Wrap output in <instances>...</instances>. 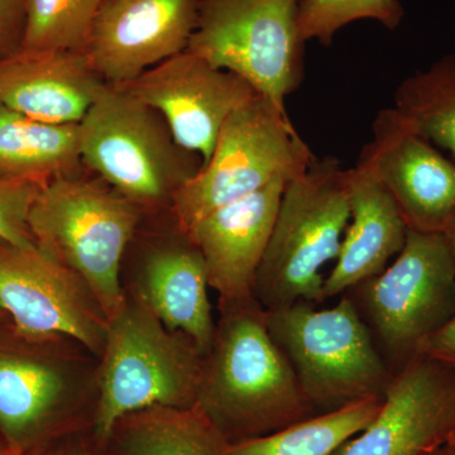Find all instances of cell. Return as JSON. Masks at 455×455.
I'll use <instances>...</instances> for the list:
<instances>
[{
	"instance_id": "277c9868",
	"label": "cell",
	"mask_w": 455,
	"mask_h": 455,
	"mask_svg": "<svg viewBox=\"0 0 455 455\" xmlns=\"http://www.w3.org/2000/svg\"><path fill=\"white\" fill-rule=\"evenodd\" d=\"M272 340L316 412L383 397L395 376L347 293L335 307L296 302L265 310Z\"/></svg>"
},
{
	"instance_id": "484cf974",
	"label": "cell",
	"mask_w": 455,
	"mask_h": 455,
	"mask_svg": "<svg viewBox=\"0 0 455 455\" xmlns=\"http://www.w3.org/2000/svg\"><path fill=\"white\" fill-rule=\"evenodd\" d=\"M31 182L0 179V241L18 247H33L28 218L41 190Z\"/></svg>"
},
{
	"instance_id": "f1b7e54d",
	"label": "cell",
	"mask_w": 455,
	"mask_h": 455,
	"mask_svg": "<svg viewBox=\"0 0 455 455\" xmlns=\"http://www.w3.org/2000/svg\"><path fill=\"white\" fill-rule=\"evenodd\" d=\"M445 238H447L449 248H451V256H453L455 262V217L451 223L449 224L448 229L444 233Z\"/></svg>"
},
{
	"instance_id": "ac0fdd59",
	"label": "cell",
	"mask_w": 455,
	"mask_h": 455,
	"mask_svg": "<svg viewBox=\"0 0 455 455\" xmlns=\"http://www.w3.org/2000/svg\"><path fill=\"white\" fill-rule=\"evenodd\" d=\"M208 287L205 260L187 235L181 243L147 254L140 272V300L169 331L190 338L203 355L211 348L217 328Z\"/></svg>"
},
{
	"instance_id": "6da1fadb",
	"label": "cell",
	"mask_w": 455,
	"mask_h": 455,
	"mask_svg": "<svg viewBox=\"0 0 455 455\" xmlns=\"http://www.w3.org/2000/svg\"><path fill=\"white\" fill-rule=\"evenodd\" d=\"M196 406L230 444L319 414L272 340L265 309L254 296L220 301L214 339L203 359Z\"/></svg>"
},
{
	"instance_id": "8fae6325",
	"label": "cell",
	"mask_w": 455,
	"mask_h": 455,
	"mask_svg": "<svg viewBox=\"0 0 455 455\" xmlns=\"http://www.w3.org/2000/svg\"><path fill=\"white\" fill-rule=\"evenodd\" d=\"M358 164L381 182L409 229L443 233L455 217V161L445 157L395 108L373 121Z\"/></svg>"
},
{
	"instance_id": "83f0119b",
	"label": "cell",
	"mask_w": 455,
	"mask_h": 455,
	"mask_svg": "<svg viewBox=\"0 0 455 455\" xmlns=\"http://www.w3.org/2000/svg\"><path fill=\"white\" fill-rule=\"evenodd\" d=\"M419 355H429L455 367V315L447 325L424 341Z\"/></svg>"
},
{
	"instance_id": "d6986e66",
	"label": "cell",
	"mask_w": 455,
	"mask_h": 455,
	"mask_svg": "<svg viewBox=\"0 0 455 455\" xmlns=\"http://www.w3.org/2000/svg\"><path fill=\"white\" fill-rule=\"evenodd\" d=\"M61 368L44 359L0 350V431L20 453L59 420L70 395Z\"/></svg>"
},
{
	"instance_id": "2e32d148",
	"label": "cell",
	"mask_w": 455,
	"mask_h": 455,
	"mask_svg": "<svg viewBox=\"0 0 455 455\" xmlns=\"http://www.w3.org/2000/svg\"><path fill=\"white\" fill-rule=\"evenodd\" d=\"M108 84L85 52L18 51L0 59V104L50 124H79Z\"/></svg>"
},
{
	"instance_id": "4fadbf2b",
	"label": "cell",
	"mask_w": 455,
	"mask_h": 455,
	"mask_svg": "<svg viewBox=\"0 0 455 455\" xmlns=\"http://www.w3.org/2000/svg\"><path fill=\"white\" fill-rule=\"evenodd\" d=\"M455 430V367L419 355L392 377L366 429L333 455H435Z\"/></svg>"
},
{
	"instance_id": "ba28073f",
	"label": "cell",
	"mask_w": 455,
	"mask_h": 455,
	"mask_svg": "<svg viewBox=\"0 0 455 455\" xmlns=\"http://www.w3.org/2000/svg\"><path fill=\"white\" fill-rule=\"evenodd\" d=\"M346 293L397 373L455 315V262L447 238L409 229L394 262Z\"/></svg>"
},
{
	"instance_id": "4316f807",
	"label": "cell",
	"mask_w": 455,
	"mask_h": 455,
	"mask_svg": "<svg viewBox=\"0 0 455 455\" xmlns=\"http://www.w3.org/2000/svg\"><path fill=\"white\" fill-rule=\"evenodd\" d=\"M25 32V0H0V59L22 49Z\"/></svg>"
},
{
	"instance_id": "836d02e7",
	"label": "cell",
	"mask_w": 455,
	"mask_h": 455,
	"mask_svg": "<svg viewBox=\"0 0 455 455\" xmlns=\"http://www.w3.org/2000/svg\"><path fill=\"white\" fill-rule=\"evenodd\" d=\"M5 451H5V449H4V448H3V447H2V445H0V455L4 454V453H5Z\"/></svg>"
},
{
	"instance_id": "7402d4cb",
	"label": "cell",
	"mask_w": 455,
	"mask_h": 455,
	"mask_svg": "<svg viewBox=\"0 0 455 455\" xmlns=\"http://www.w3.org/2000/svg\"><path fill=\"white\" fill-rule=\"evenodd\" d=\"M383 397H370L319 412L268 435L235 443L230 455H333L366 429L379 414Z\"/></svg>"
},
{
	"instance_id": "9c48e42d",
	"label": "cell",
	"mask_w": 455,
	"mask_h": 455,
	"mask_svg": "<svg viewBox=\"0 0 455 455\" xmlns=\"http://www.w3.org/2000/svg\"><path fill=\"white\" fill-rule=\"evenodd\" d=\"M301 0H200L188 51L250 84L284 108L305 76L298 29Z\"/></svg>"
},
{
	"instance_id": "30bf717a",
	"label": "cell",
	"mask_w": 455,
	"mask_h": 455,
	"mask_svg": "<svg viewBox=\"0 0 455 455\" xmlns=\"http://www.w3.org/2000/svg\"><path fill=\"white\" fill-rule=\"evenodd\" d=\"M0 311H7L27 339L73 338L103 353L106 314L86 283L37 245L0 241Z\"/></svg>"
},
{
	"instance_id": "52a82bcc",
	"label": "cell",
	"mask_w": 455,
	"mask_h": 455,
	"mask_svg": "<svg viewBox=\"0 0 455 455\" xmlns=\"http://www.w3.org/2000/svg\"><path fill=\"white\" fill-rule=\"evenodd\" d=\"M79 140L83 164L140 209L171 202L202 169L163 116L121 86L104 88L79 123Z\"/></svg>"
},
{
	"instance_id": "3957f363",
	"label": "cell",
	"mask_w": 455,
	"mask_h": 455,
	"mask_svg": "<svg viewBox=\"0 0 455 455\" xmlns=\"http://www.w3.org/2000/svg\"><path fill=\"white\" fill-rule=\"evenodd\" d=\"M140 212L103 180L74 173L44 185L29 212L36 245L82 278L108 322L127 299L119 272Z\"/></svg>"
},
{
	"instance_id": "1f68e13d",
	"label": "cell",
	"mask_w": 455,
	"mask_h": 455,
	"mask_svg": "<svg viewBox=\"0 0 455 455\" xmlns=\"http://www.w3.org/2000/svg\"><path fill=\"white\" fill-rule=\"evenodd\" d=\"M447 445H451V447L455 448V430L453 431V433H451V438H449Z\"/></svg>"
},
{
	"instance_id": "cb8c5ba5",
	"label": "cell",
	"mask_w": 455,
	"mask_h": 455,
	"mask_svg": "<svg viewBox=\"0 0 455 455\" xmlns=\"http://www.w3.org/2000/svg\"><path fill=\"white\" fill-rule=\"evenodd\" d=\"M103 0H25L22 49L85 52L90 31Z\"/></svg>"
},
{
	"instance_id": "5b68a950",
	"label": "cell",
	"mask_w": 455,
	"mask_h": 455,
	"mask_svg": "<svg viewBox=\"0 0 455 455\" xmlns=\"http://www.w3.org/2000/svg\"><path fill=\"white\" fill-rule=\"evenodd\" d=\"M101 355L99 439L112 438L116 424L140 410L196 405L203 353L187 335L169 331L140 299H125L109 320Z\"/></svg>"
},
{
	"instance_id": "7c38bea8",
	"label": "cell",
	"mask_w": 455,
	"mask_h": 455,
	"mask_svg": "<svg viewBox=\"0 0 455 455\" xmlns=\"http://www.w3.org/2000/svg\"><path fill=\"white\" fill-rule=\"evenodd\" d=\"M163 116L173 140L208 163L224 123L250 100L252 86L185 50L123 85Z\"/></svg>"
},
{
	"instance_id": "d4e9b609",
	"label": "cell",
	"mask_w": 455,
	"mask_h": 455,
	"mask_svg": "<svg viewBox=\"0 0 455 455\" xmlns=\"http://www.w3.org/2000/svg\"><path fill=\"white\" fill-rule=\"evenodd\" d=\"M405 16L398 0H301L298 29L302 41L329 46L335 33L361 20H372L396 29Z\"/></svg>"
},
{
	"instance_id": "e0dca14e",
	"label": "cell",
	"mask_w": 455,
	"mask_h": 455,
	"mask_svg": "<svg viewBox=\"0 0 455 455\" xmlns=\"http://www.w3.org/2000/svg\"><path fill=\"white\" fill-rule=\"evenodd\" d=\"M350 218L339 253L323 286V301L344 295L390 265L409 227L381 182L363 164L347 170Z\"/></svg>"
},
{
	"instance_id": "9a60e30c",
	"label": "cell",
	"mask_w": 455,
	"mask_h": 455,
	"mask_svg": "<svg viewBox=\"0 0 455 455\" xmlns=\"http://www.w3.org/2000/svg\"><path fill=\"white\" fill-rule=\"evenodd\" d=\"M286 184L277 180L252 196L217 209L184 235L202 252L209 286L220 293V301L253 296L254 280Z\"/></svg>"
},
{
	"instance_id": "4dcf8cb0",
	"label": "cell",
	"mask_w": 455,
	"mask_h": 455,
	"mask_svg": "<svg viewBox=\"0 0 455 455\" xmlns=\"http://www.w3.org/2000/svg\"><path fill=\"white\" fill-rule=\"evenodd\" d=\"M60 455H90V454L86 453V451H80V449H74V451H65V453H62Z\"/></svg>"
},
{
	"instance_id": "5bb4252c",
	"label": "cell",
	"mask_w": 455,
	"mask_h": 455,
	"mask_svg": "<svg viewBox=\"0 0 455 455\" xmlns=\"http://www.w3.org/2000/svg\"><path fill=\"white\" fill-rule=\"evenodd\" d=\"M200 0H103L85 53L101 79L127 85L188 49Z\"/></svg>"
},
{
	"instance_id": "ffe728a7",
	"label": "cell",
	"mask_w": 455,
	"mask_h": 455,
	"mask_svg": "<svg viewBox=\"0 0 455 455\" xmlns=\"http://www.w3.org/2000/svg\"><path fill=\"white\" fill-rule=\"evenodd\" d=\"M79 124H50L0 104V179L44 185L82 166Z\"/></svg>"
},
{
	"instance_id": "d6a6232c",
	"label": "cell",
	"mask_w": 455,
	"mask_h": 455,
	"mask_svg": "<svg viewBox=\"0 0 455 455\" xmlns=\"http://www.w3.org/2000/svg\"><path fill=\"white\" fill-rule=\"evenodd\" d=\"M18 454H20V453H18V451H12V449H8V451H5V453L3 455H18Z\"/></svg>"
},
{
	"instance_id": "f546056e",
	"label": "cell",
	"mask_w": 455,
	"mask_h": 455,
	"mask_svg": "<svg viewBox=\"0 0 455 455\" xmlns=\"http://www.w3.org/2000/svg\"><path fill=\"white\" fill-rule=\"evenodd\" d=\"M435 455H455V448L451 447V445H445Z\"/></svg>"
},
{
	"instance_id": "8992f818",
	"label": "cell",
	"mask_w": 455,
	"mask_h": 455,
	"mask_svg": "<svg viewBox=\"0 0 455 455\" xmlns=\"http://www.w3.org/2000/svg\"><path fill=\"white\" fill-rule=\"evenodd\" d=\"M314 160L286 109L257 92L230 114L208 163L172 196L180 232L277 180L291 181Z\"/></svg>"
},
{
	"instance_id": "7a4b0ae2",
	"label": "cell",
	"mask_w": 455,
	"mask_h": 455,
	"mask_svg": "<svg viewBox=\"0 0 455 455\" xmlns=\"http://www.w3.org/2000/svg\"><path fill=\"white\" fill-rule=\"evenodd\" d=\"M350 218L347 170L333 157L315 160L287 182L253 296L265 310L323 301L326 263L337 259Z\"/></svg>"
},
{
	"instance_id": "603a6c76",
	"label": "cell",
	"mask_w": 455,
	"mask_h": 455,
	"mask_svg": "<svg viewBox=\"0 0 455 455\" xmlns=\"http://www.w3.org/2000/svg\"><path fill=\"white\" fill-rule=\"evenodd\" d=\"M395 109L455 161V56L406 77L395 92Z\"/></svg>"
},
{
	"instance_id": "44dd1931",
	"label": "cell",
	"mask_w": 455,
	"mask_h": 455,
	"mask_svg": "<svg viewBox=\"0 0 455 455\" xmlns=\"http://www.w3.org/2000/svg\"><path fill=\"white\" fill-rule=\"evenodd\" d=\"M118 455H230L229 440L199 406H152L123 418Z\"/></svg>"
}]
</instances>
